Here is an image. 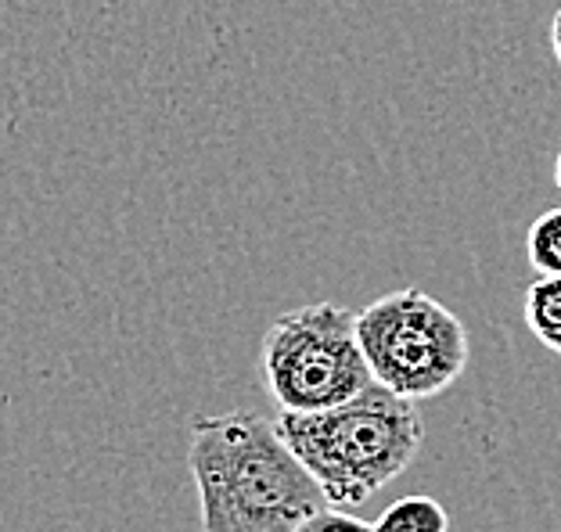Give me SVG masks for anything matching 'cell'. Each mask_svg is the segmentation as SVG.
<instances>
[{
	"label": "cell",
	"mask_w": 561,
	"mask_h": 532,
	"mask_svg": "<svg viewBox=\"0 0 561 532\" xmlns=\"http://www.w3.org/2000/svg\"><path fill=\"white\" fill-rule=\"evenodd\" d=\"M202 532H296L324 489L260 414H198L187 450Z\"/></svg>",
	"instance_id": "6da1fadb"
},
{
	"label": "cell",
	"mask_w": 561,
	"mask_h": 532,
	"mask_svg": "<svg viewBox=\"0 0 561 532\" xmlns=\"http://www.w3.org/2000/svg\"><path fill=\"white\" fill-rule=\"evenodd\" d=\"M274 425L331 508H360L414 464L425 442L417 403L378 382L328 410H280Z\"/></svg>",
	"instance_id": "7a4b0ae2"
},
{
	"label": "cell",
	"mask_w": 561,
	"mask_h": 532,
	"mask_svg": "<svg viewBox=\"0 0 561 532\" xmlns=\"http://www.w3.org/2000/svg\"><path fill=\"white\" fill-rule=\"evenodd\" d=\"M260 374L280 410L339 407L375 382L356 335V313L313 302L280 313L260 342Z\"/></svg>",
	"instance_id": "3957f363"
},
{
	"label": "cell",
	"mask_w": 561,
	"mask_h": 532,
	"mask_svg": "<svg viewBox=\"0 0 561 532\" xmlns=\"http://www.w3.org/2000/svg\"><path fill=\"white\" fill-rule=\"evenodd\" d=\"M371 378L403 400H432L465 374L471 342L461 316L421 288H400L356 313Z\"/></svg>",
	"instance_id": "277c9868"
},
{
	"label": "cell",
	"mask_w": 561,
	"mask_h": 532,
	"mask_svg": "<svg viewBox=\"0 0 561 532\" xmlns=\"http://www.w3.org/2000/svg\"><path fill=\"white\" fill-rule=\"evenodd\" d=\"M526 327L561 357V274H540L526 288Z\"/></svg>",
	"instance_id": "5b68a950"
},
{
	"label": "cell",
	"mask_w": 561,
	"mask_h": 532,
	"mask_svg": "<svg viewBox=\"0 0 561 532\" xmlns=\"http://www.w3.org/2000/svg\"><path fill=\"white\" fill-rule=\"evenodd\" d=\"M375 532H450V514L432 497H403L378 514Z\"/></svg>",
	"instance_id": "8992f818"
},
{
	"label": "cell",
	"mask_w": 561,
	"mask_h": 532,
	"mask_svg": "<svg viewBox=\"0 0 561 532\" xmlns=\"http://www.w3.org/2000/svg\"><path fill=\"white\" fill-rule=\"evenodd\" d=\"M526 256L533 270L561 274V206L547 209L540 220H533V227L526 231Z\"/></svg>",
	"instance_id": "52a82bcc"
},
{
	"label": "cell",
	"mask_w": 561,
	"mask_h": 532,
	"mask_svg": "<svg viewBox=\"0 0 561 532\" xmlns=\"http://www.w3.org/2000/svg\"><path fill=\"white\" fill-rule=\"evenodd\" d=\"M296 532H375L371 522H364V518L350 514L346 508H321L317 514H310L306 522L296 529Z\"/></svg>",
	"instance_id": "ba28073f"
},
{
	"label": "cell",
	"mask_w": 561,
	"mask_h": 532,
	"mask_svg": "<svg viewBox=\"0 0 561 532\" xmlns=\"http://www.w3.org/2000/svg\"><path fill=\"white\" fill-rule=\"evenodd\" d=\"M551 47H554V58H558V66H561V8H558V15L551 22Z\"/></svg>",
	"instance_id": "9c48e42d"
},
{
	"label": "cell",
	"mask_w": 561,
	"mask_h": 532,
	"mask_svg": "<svg viewBox=\"0 0 561 532\" xmlns=\"http://www.w3.org/2000/svg\"><path fill=\"white\" fill-rule=\"evenodd\" d=\"M554 184L561 187V151H558V162H554Z\"/></svg>",
	"instance_id": "30bf717a"
}]
</instances>
